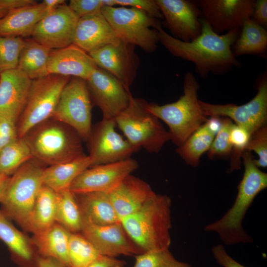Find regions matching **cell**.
Instances as JSON below:
<instances>
[{
    "mask_svg": "<svg viewBox=\"0 0 267 267\" xmlns=\"http://www.w3.org/2000/svg\"><path fill=\"white\" fill-rule=\"evenodd\" d=\"M201 23L200 34L188 42L174 37L160 25L156 29L159 43L173 56L192 63L196 72L202 78H206L210 73L222 75L239 66L232 46L241 29L218 34L205 20L202 19Z\"/></svg>",
    "mask_w": 267,
    "mask_h": 267,
    "instance_id": "obj_1",
    "label": "cell"
},
{
    "mask_svg": "<svg viewBox=\"0 0 267 267\" xmlns=\"http://www.w3.org/2000/svg\"><path fill=\"white\" fill-rule=\"evenodd\" d=\"M242 158L244 172L233 205L221 218L204 228L206 231L216 233L226 245L253 241L243 228V221L256 196L267 187V174L256 165L251 152L245 150Z\"/></svg>",
    "mask_w": 267,
    "mask_h": 267,
    "instance_id": "obj_2",
    "label": "cell"
},
{
    "mask_svg": "<svg viewBox=\"0 0 267 267\" xmlns=\"http://www.w3.org/2000/svg\"><path fill=\"white\" fill-rule=\"evenodd\" d=\"M172 201L155 192L136 211L120 220L133 241L144 252L169 249Z\"/></svg>",
    "mask_w": 267,
    "mask_h": 267,
    "instance_id": "obj_3",
    "label": "cell"
},
{
    "mask_svg": "<svg viewBox=\"0 0 267 267\" xmlns=\"http://www.w3.org/2000/svg\"><path fill=\"white\" fill-rule=\"evenodd\" d=\"M22 138L29 146L33 158L46 167L85 154L83 140L77 132L52 118L33 127Z\"/></svg>",
    "mask_w": 267,
    "mask_h": 267,
    "instance_id": "obj_4",
    "label": "cell"
},
{
    "mask_svg": "<svg viewBox=\"0 0 267 267\" xmlns=\"http://www.w3.org/2000/svg\"><path fill=\"white\" fill-rule=\"evenodd\" d=\"M199 88L193 74L188 72L184 78L183 94L178 100L164 105L147 103V109L167 125L171 140L177 147L181 146L208 119L199 103Z\"/></svg>",
    "mask_w": 267,
    "mask_h": 267,
    "instance_id": "obj_5",
    "label": "cell"
},
{
    "mask_svg": "<svg viewBox=\"0 0 267 267\" xmlns=\"http://www.w3.org/2000/svg\"><path fill=\"white\" fill-rule=\"evenodd\" d=\"M46 167L34 158L29 160L9 176L0 195L1 210L25 229Z\"/></svg>",
    "mask_w": 267,
    "mask_h": 267,
    "instance_id": "obj_6",
    "label": "cell"
},
{
    "mask_svg": "<svg viewBox=\"0 0 267 267\" xmlns=\"http://www.w3.org/2000/svg\"><path fill=\"white\" fill-rule=\"evenodd\" d=\"M144 99L132 96L128 106L115 119L116 126L134 146L158 153L171 140L168 131L147 108Z\"/></svg>",
    "mask_w": 267,
    "mask_h": 267,
    "instance_id": "obj_7",
    "label": "cell"
},
{
    "mask_svg": "<svg viewBox=\"0 0 267 267\" xmlns=\"http://www.w3.org/2000/svg\"><path fill=\"white\" fill-rule=\"evenodd\" d=\"M101 12L120 40L147 52L155 51L159 43L156 29L161 25L158 19L133 7H103Z\"/></svg>",
    "mask_w": 267,
    "mask_h": 267,
    "instance_id": "obj_8",
    "label": "cell"
},
{
    "mask_svg": "<svg viewBox=\"0 0 267 267\" xmlns=\"http://www.w3.org/2000/svg\"><path fill=\"white\" fill-rule=\"evenodd\" d=\"M69 77L49 74L32 80L27 100L17 122L19 138L51 118Z\"/></svg>",
    "mask_w": 267,
    "mask_h": 267,
    "instance_id": "obj_9",
    "label": "cell"
},
{
    "mask_svg": "<svg viewBox=\"0 0 267 267\" xmlns=\"http://www.w3.org/2000/svg\"><path fill=\"white\" fill-rule=\"evenodd\" d=\"M91 108L86 81L74 77L63 89L51 118L71 127L87 141L92 127Z\"/></svg>",
    "mask_w": 267,
    "mask_h": 267,
    "instance_id": "obj_10",
    "label": "cell"
},
{
    "mask_svg": "<svg viewBox=\"0 0 267 267\" xmlns=\"http://www.w3.org/2000/svg\"><path fill=\"white\" fill-rule=\"evenodd\" d=\"M255 96L247 103L212 104L200 100L201 107L207 117H227L251 135L259 128L267 125V76L264 73L257 85Z\"/></svg>",
    "mask_w": 267,
    "mask_h": 267,
    "instance_id": "obj_11",
    "label": "cell"
},
{
    "mask_svg": "<svg viewBox=\"0 0 267 267\" xmlns=\"http://www.w3.org/2000/svg\"><path fill=\"white\" fill-rule=\"evenodd\" d=\"M115 119H102L92 127L88 140L92 166L130 158L139 149L116 131Z\"/></svg>",
    "mask_w": 267,
    "mask_h": 267,
    "instance_id": "obj_12",
    "label": "cell"
},
{
    "mask_svg": "<svg viewBox=\"0 0 267 267\" xmlns=\"http://www.w3.org/2000/svg\"><path fill=\"white\" fill-rule=\"evenodd\" d=\"M91 101L104 119H115L128 106L130 90L107 71L97 67L86 81Z\"/></svg>",
    "mask_w": 267,
    "mask_h": 267,
    "instance_id": "obj_13",
    "label": "cell"
},
{
    "mask_svg": "<svg viewBox=\"0 0 267 267\" xmlns=\"http://www.w3.org/2000/svg\"><path fill=\"white\" fill-rule=\"evenodd\" d=\"M132 158L93 166L83 172L72 183L69 190L74 194L90 192L109 193L138 168Z\"/></svg>",
    "mask_w": 267,
    "mask_h": 267,
    "instance_id": "obj_14",
    "label": "cell"
},
{
    "mask_svg": "<svg viewBox=\"0 0 267 267\" xmlns=\"http://www.w3.org/2000/svg\"><path fill=\"white\" fill-rule=\"evenodd\" d=\"M134 47L119 39L88 53L98 67L110 73L130 90L139 66Z\"/></svg>",
    "mask_w": 267,
    "mask_h": 267,
    "instance_id": "obj_15",
    "label": "cell"
},
{
    "mask_svg": "<svg viewBox=\"0 0 267 267\" xmlns=\"http://www.w3.org/2000/svg\"><path fill=\"white\" fill-rule=\"evenodd\" d=\"M255 2L254 0H200L197 3L202 19L215 33L222 34L241 29L251 18Z\"/></svg>",
    "mask_w": 267,
    "mask_h": 267,
    "instance_id": "obj_16",
    "label": "cell"
},
{
    "mask_svg": "<svg viewBox=\"0 0 267 267\" xmlns=\"http://www.w3.org/2000/svg\"><path fill=\"white\" fill-rule=\"evenodd\" d=\"M79 18L65 3L46 14L36 25L33 39L50 49L73 44Z\"/></svg>",
    "mask_w": 267,
    "mask_h": 267,
    "instance_id": "obj_17",
    "label": "cell"
},
{
    "mask_svg": "<svg viewBox=\"0 0 267 267\" xmlns=\"http://www.w3.org/2000/svg\"><path fill=\"white\" fill-rule=\"evenodd\" d=\"M80 232L102 256H135L144 252L131 238L121 222L96 225L83 222Z\"/></svg>",
    "mask_w": 267,
    "mask_h": 267,
    "instance_id": "obj_18",
    "label": "cell"
},
{
    "mask_svg": "<svg viewBox=\"0 0 267 267\" xmlns=\"http://www.w3.org/2000/svg\"><path fill=\"white\" fill-rule=\"evenodd\" d=\"M167 27L175 38L190 42L201 33L198 5L187 0H156Z\"/></svg>",
    "mask_w": 267,
    "mask_h": 267,
    "instance_id": "obj_19",
    "label": "cell"
},
{
    "mask_svg": "<svg viewBox=\"0 0 267 267\" xmlns=\"http://www.w3.org/2000/svg\"><path fill=\"white\" fill-rule=\"evenodd\" d=\"M32 80L18 68L0 73V113L16 122L26 103Z\"/></svg>",
    "mask_w": 267,
    "mask_h": 267,
    "instance_id": "obj_20",
    "label": "cell"
},
{
    "mask_svg": "<svg viewBox=\"0 0 267 267\" xmlns=\"http://www.w3.org/2000/svg\"><path fill=\"white\" fill-rule=\"evenodd\" d=\"M97 67L89 54L72 44L51 50L48 62V75L73 76L86 81Z\"/></svg>",
    "mask_w": 267,
    "mask_h": 267,
    "instance_id": "obj_21",
    "label": "cell"
},
{
    "mask_svg": "<svg viewBox=\"0 0 267 267\" xmlns=\"http://www.w3.org/2000/svg\"><path fill=\"white\" fill-rule=\"evenodd\" d=\"M119 39L101 11L79 19L73 44L89 53Z\"/></svg>",
    "mask_w": 267,
    "mask_h": 267,
    "instance_id": "obj_22",
    "label": "cell"
},
{
    "mask_svg": "<svg viewBox=\"0 0 267 267\" xmlns=\"http://www.w3.org/2000/svg\"><path fill=\"white\" fill-rule=\"evenodd\" d=\"M154 193L147 182L131 174L108 194L121 220L138 209Z\"/></svg>",
    "mask_w": 267,
    "mask_h": 267,
    "instance_id": "obj_23",
    "label": "cell"
},
{
    "mask_svg": "<svg viewBox=\"0 0 267 267\" xmlns=\"http://www.w3.org/2000/svg\"><path fill=\"white\" fill-rule=\"evenodd\" d=\"M47 13L42 2L10 10L0 21V36L21 38L31 35Z\"/></svg>",
    "mask_w": 267,
    "mask_h": 267,
    "instance_id": "obj_24",
    "label": "cell"
},
{
    "mask_svg": "<svg viewBox=\"0 0 267 267\" xmlns=\"http://www.w3.org/2000/svg\"><path fill=\"white\" fill-rule=\"evenodd\" d=\"M75 194L83 222L96 225L120 222L108 193L90 192Z\"/></svg>",
    "mask_w": 267,
    "mask_h": 267,
    "instance_id": "obj_25",
    "label": "cell"
},
{
    "mask_svg": "<svg viewBox=\"0 0 267 267\" xmlns=\"http://www.w3.org/2000/svg\"><path fill=\"white\" fill-rule=\"evenodd\" d=\"M71 232L55 222L34 233L31 243L40 256L52 258L68 267V246Z\"/></svg>",
    "mask_w": 267,
    "mask_h": 267,
    "instance_id": "obj_26",
    "label": "cell"
},
{
    "mask_svg": "<svg viewBox=\"0 0 267 267\" xmlns=\"http://www.w3.org/2000/svg\"><path fill=\"white\" fill-rule=\"evenodd\" d=\"M92 166L89 155L46 167L43 172V184L56 192L69 190L73 181L85 170Z\"/></svg>",
    "mask_w": 267,
    "mask_h": 267,
    "instance_id": "obj_27",
    "label": "cell"
},
{
    "mask_svg": "<svg viewBox=\"0 0 267 267\" xmlns=\"http://www.w3.org/2000/svg\"><path fill=\"white\" fill-rule=\"evenodd\" d=\"M56 200V192L43 184L37 196L25 229L34 234L54 223Z\"/></svg>",
    "mask_w": 267,
    "mask_h": 267,
    "instance_id": "obj_28",
    "label": "cell"
},
{
    "mask_svg": "<svg viewBox=\"0 0 267 267\" xmlns=\"http://www.w3.org/2000/svg\"><path fill=\"white\" fill-rule=\"evenodd\" d=\"M51 50L33 39L25 41L17 68L32 80L48 75L47 65Z\"/></svg>",
    "mask_w": 267,
    "mask_h": 267,
    "instance_id": "obj_29",
    "label": "cell"
},
{
    "mask_svg": "<svg viewBox=\"0 0 267 267\" xmlns=\"http://www.w3.org/2000/svg\"><path fill=\"white\" fill-rule=\"evenodd\" d=\"M0 239L7 246L12 258L17 262L28 265L34 261L31 241L13 225L1 210Z\"/></svg>",
    "mask_w": 267,
    "mask_h": 267,
    "instance_id": "obj_30",
    "label": "cell"
},
{
    "mask_svg": "<svg viewBox=\"0 0 267 267\" xmlns=\"http://www.w3.org/2000/svg\"><path fill=\"white\" fill-rule=\"evenodd\" d=\"M232 52L237 57L246 54L261 55L267 49V31L251 18L243 24L233 44Z\"/></svg>",
    "mask_w": 267,
    "mask_h": 267,
    "instance_id": "obj_31",
    "label": "cell"
},
{
    "mask_svg": "<svg viewBox=\"0 0 267 267\" xmlns=\"http://www.w3.org/2000/svg\"><path fill=\"white\" fill-rule=\"evenodd\" d=\"M207 121L176 149L177 153L189 166L195 167L199 165L201 157L208 152L217 134Z\"/></svg>",
    "mask_w": 267,
    "mask_h": 267,
    "instance_id": "obj_32",
    "label": "cell"
},
{
    "mask_svg": "<svg viewBox=\"0 0 267 267\" xmlns=\"http://www.w3.org/2000/svg\"><path fill=\"white\" fill-rule=\"evenodd\" d=\"M56 193L55 222L71 233L81 232L83 220L75 194L69 190Z\"/></svg>",
    "mask_w": 267,
    "mask_h": 267,
    "instance_id": "obj_33",
    "label": "cell"
},
{
    "mask_svg": "<svg viewBox=\"0 0 267 267\" xmlns=\"http://www.w3.org/2000/svg\"><path fill=\"white\" fill-rule=\"evenodd\" d=\"M33 158L23 138H18L0 151V174L10 176Z\"/></svg>",
    "mask_w": 267,
    "mask_h": 267,
    "instance_id": "obj_34",
    "label": "cell"
},
{
    "mask_svg": "<svg viewBox=\"0 0 267 267\" xmlns=\"http://www.w3.org/2000/svg\"><path fill=\"white\" fill-rule=\"evenodd\" d=\"M101 256L81 233H71L68 246V267H87Z\"/></svg>",
    "mask_w": 267,
    "mask_h": 267,
    "instance_id": "obj_35",
    "label": "cell"
},
{
    "mask_svg": "<svg viewBox=\"0 0 267 267\" xmlns=\"http://www.w3.org/2000/svg\"><path fill=\"white\" fill-rule=\"evenodd\" d=\"M134 257V267H191L176 259L169 249L145 251Z\"/></svg>",
    "mask_w": 267,
    "mask_h": 267,
    "instance_id": "obj_36",
    "label": "cell"
},
{
    "mask_svg": "<svg viewBox=\"0 0 267 267\" xmlns=\"http://www.w3.org/2000/svg\"><path fill=\"white\" fill-rule=\"evenodd\" d=\"M25 43L20 37L0 36V73L17 68Z\"/></svg>",
    "mask_w": 267,
    "mask_h": 267,
    "instance_id": "obj_37",
    "label": "cell"
},
{
    "mask_svg": "<svg viewBox=\"0 0 267 267\" xmlns=\"http://www.w3.org/2000/svg\"><path fill=\"white\" fill-rule=\"evenodd\" d=\"M250 137V134L246 130L235 124L233 125L230 134L231 151L228 173L240 169L242 156Z\"/></svg>",
    "mask_w": 267,
    "mask_h": 267,
    "instance_id": "obj_38",
    "label": "cell"
},
{
    "mask_svg": "<svg viewBox=\"0 0 267 267\" xmlns=\"http://www.w3.org/2000/svg\"><path fill=\"white\" fill-rule=\"evenodd\" d=\"M232 121L227 117L222 118L221 127L207 152L209 158L212 159L216 156H230L231 151L230 134L234 124Z\"/></svg>",
    "mask_w": 267,
    "mask_h": 267,
    "instance_id": "obj_39",
    "label": "cell"
},
{
    "mask_svg": "<svg viewBox=\"0 0 267 267\" xmlns=\"http://www.w3.org/2000/svg\"><path fill=\"white\" fill-rule=\"evenodd\" d=\"M245 150L252 151L258 156L255 163L258 167H267V125L255 131L251 135Z\"/></svg>",
    "mask_w": 267,
    "mask_h": 267,
    "instance_id": "obj_40",
    "label": "cell"
},
{
    "mask_svg": "<svg viewBox=\"0 0 267 267\" xmlns=\"http://www.w3.org/2000/svg\"><path fill=\"white\" fill-rule=\"evenodd\" d=\"M18 138L17 122L0 113V151Z\"/></svg>",
    "mask_w": 267,
    "mask_h": 267,
    "instance_id": "obj_41",
    "label": "cell"
},
{
    "mask_svg": "<svg viewBox=\"0 0 267 267\" xmlns=\"http://www.w3.org/2000/svg\"><path fill=\"white\" fill-rule=\"evenodd\" d=\"M117 5L129 6L140 10L150 17L156 19L163 18V16L156 0H115Z\"/></svg>",
    "mask_w": 267,
    "mask_h": 267,
    "instance_id": "obj_42",
    "label": "cell"
},
{
    "mask_svg": "<svg viewBox=\"0 0 267 267\" xmlns=\"http://www.w3.org/2000/svg\"><path fill=\"white\" fill-rule=\"evenodd\" d=\"M68 6L80 18L101 11L103 4L102 0H71Z\"/></svg>",
    "mask_w": 267,
    "mask_h": 267,
    "instance_id": "obj_43",
    "label": "cell"
},
{
    "mask_svg": "<svg viewBox=\"0 0 267 267\" xmlns=\"http://www.w3.org/2000/svg\"><path fill=\"white\" fill-rule=\"evenodd\" d=\"M212 253L216 262L222 267H246L232 258L222 244L214 246Z\"/></svg>",
    "mask_w": 267,
    "mask_h": 267,
    "instance_id": "obj_44",
    "label": "cell"
},
{
    "mask_svg": "<svg viewBox=\"0 0 267 267\" xmlns=\"http://www.w3.org/2000/svg\"><path fill=\"white\" fill-rule=\"evenodd\" d=\"M251 19L263 26L267 27V0H255L253 13Z\"/></svg>",
    "mask_w": 267,
    "mask_h": 267,
    "instance_id": "obj_45",
    "label": "cell"
},
{
    "mask_svg": "<svg viewBox=\"0 0 267 267\" xmlns=\"http://www.w3.org/2000/svg\"><path fill=\"white\" fill-rule=\"evenodd\" d=\"M125 261L112 258L101 256L87 267H125Z\"/></svg>",
    "mask_w": 267,
    "mask_h": 267,
    "instance_id": "obj_46",
    "label": "cell"
},
{
    "mask_svg": "<svg viewBox=\"0 0 267 267\" xmlns=\"http://www.w3.org/2000/svg\"><path fill=\"white\" fill-rule=\"evenodd\" d=\"M34 264V267H66L55 259L40 255L36 257Z\"/></svg>",
    "mask_w": 267,
    "mask_h": 267,
    "instance_id": "obj_47",
    "label": "cell"
},
{
    "mask_svg": "<svg viewBox=\"0 0 267 267\" xmlns=\"http://www.w3.org/2000/svg\"><path fill=\"white\" fill-rule=\"evenodd\" d=\"M48 12L65 3L64 0H44L42 2Z\"/></svg>",
    "mask_w": 267,
    "mask_h": 267,
    "instance_id": "obj_48",
    "label": "cell"
},
{
    "mask_svg": "<svg viewBox=\"0 0 267 267\" xmlns=\"http://www.w3.org/2000/svg\"><path fill=\"white\" fill-rule=\"evenodd\" d=\"M9 177V176L0 174V195L2 192Z\"/></svg>",
    "mask_w": 267,
    "mask_h": 267,
    "instance_id": "obj_49",
    "label": "cell"
},
{
    "mask_svg": "<svg viewBox=\"0 0 267 267\" xmlns=\"http://www.w3.org/2000/svg\"><path fill=\"white\" fill-rule=\"evenodd\" d=\"M103 7H114L116 5L115 0H102Z\"/></svg>",
    "mask_w": 267,
    "mask_h": 267,
    "instance_id": "obj_50",
    "label": "cell"
},
{
    "mask_svg": "<svg viewBox=\"0 0 267 267\" xmlns=\"http://www.w3.org/2000/svg\"><path fill=\"white\" fill-rule=\"evenodd\" d=\"M9 10L0 7V21L8 13Z\"/></svg>",
    "mask_w": 267,
    "mask_h": 267,
    "instance_id": "obj_51",
    "label": "cell"
},
{
    "mask_svg": "<svg viewBox=\"0 0 267 267\" xmlns=\"http://www.w3.org/2000/svg\"><path fill=\"white\" fill-rule=\"evenodd\" d=\"M32 267V266H27V267Z\"/></svg>",
    "mask_w": 267,
    "mask_h": 267,
    "instance_id": "obj_52",
    "label": "cell"
}]
</instances>
